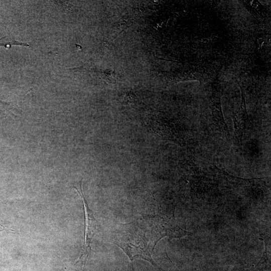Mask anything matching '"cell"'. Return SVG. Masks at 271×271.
<instances>
[{
  "mask_svg": "<svg viewBox=\"0 0 271 271\" xmlns=\"http://www.w3.org/2000/svg\"><path fill=\"white\" fill-rule=\"evenodd\" d=\"M115 244L118 246L128 256L131 262L133 271L132 261L136 259H142L158 267L152 258L146 240L136 232L131 230L121 231L117 234Z\"/></svg>",
  "mask_w": 271,
  "mask_h": 271,
  "instance_id": "cell-1",
  "label": "cell"
},
{
  "mask_svg": "<svg viewBox=\"0 0 271 271\" xmlns=\"http://www.w3.org/2000/svg\"><path fill=\"white\" fill-rule=\"evenodd\" d=\"M74 188L77 191L82 198L85 218L83 246L81 255L76 262L75 265L77 271H84L87 258L91 250V243L95 232L96 220L84 195L82 188V180L79 182L77 186H74Z\"/></svg>",
  "mask_w": 271,
  "mask_h": 271,
  "instance_id": "cell-2",
  "label": "cell"
},
{
  "mask_svg": "<svg viewBox=\"0 0 271 271\" xmlns=\"http://www.w3.org/2000/svg\"><path fill=\"white\" fill-rule=\"evenodd\" d=\"M235 143L236 145L242 144L245 130L249 123L247 113L244 103L233 115Z\"/></svg>",
  "mask_w": 271,
  "mask_h": 271,
  "instance_id": "cell-3",
  "label": "cell"
},
{
  "mask_svg": "<svg viewBox=\"0 0 271 271\" xmlns=\"http://www.w3.org/2000/svg\"><path fill=\"white\" fill-rule=\"evenodd\" d=\"M136 96L132 93L125 94L124 97H123L122 102H131L132 100H134Z\"/></svg>",
  "mask_w": 271,
  "mask_h": 271,
  "instance_id": "cell-4",
  "label": "cell"
}]
</instances>
